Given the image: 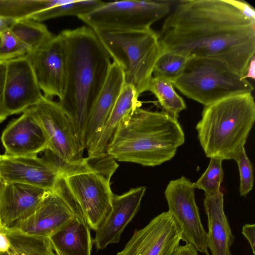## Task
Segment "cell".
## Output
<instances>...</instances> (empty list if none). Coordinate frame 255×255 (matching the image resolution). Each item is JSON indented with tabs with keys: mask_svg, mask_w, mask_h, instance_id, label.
<instances>
[{
	"mask_svg": "<svg viewBox=\"0 0 255 255\" xmlns=\"http://www.w3.org/2000/svg\"><path fill=\"white\" fill-rule=\"evenodd\" d=\"M55 255H91L90 228L81 216L68 222L49 237Z\"/></svg>",
	"mask_w": 255,
	"mask_h": 255,
	"instance_id": "7402d4cb",
	"label": "cell"
},
{
	"mask_svg": "<svg viewBox=\"0 0 255 255\" xmlns=\"http://www.w3.org/2000/svg\"><path fill=\"white\" fill-rule=\"evenodd\" d=\"M188 59L173 52L161 53L154 67V77H163L172 82L182 73Z\"/></svg>",
	"mask_w": 255,
	"mask_h": 255,
	"instance_id": "83f0119b",
	"label": "cell"
},
{
	"mask_svg": "<svg viewBox=\"0 0 255 255\" xmlns=\"http://www.w3.org/2000/svg\"><path fill=\"white\" fill-rule=\"evenodd\" d=\"M255 56H254L251 60L248 65L246 74L244 77L245 79L251 78L253 79H255Z\"/></svg>",
	"mask_w": 255,
	"mask_h": 255,
	"instance_id": "8d00e7d4",
	"label": "cell"
},
{
	"mask_svg": "<svg viewBox=\"0 0 255 255\" xmlns=\"http://www.w3.org/2000/svg\"><path fill=\"white\" fill-rule=\"evenodd\" d=\"M182 240V231L168 211L153 218L143 228L135 230L117 255H173Z\"/></svg>",
	"mask_w": 255,
	"mask_h": 255,
	"instance_id": "4fadbf2b",
	"label": "cell"
},
{
	"mask_svg": "<svg viewBox=\"0 0 255 255\" xmlns=\"http://www.w3.org/2000/svg\"><path fill=\"white\" fill-rule=\"evenodd\" d=\"M171 5L165 0L104 2L78 17L94 31L143 30L168 14Z\"/></svg>",
	"mask_w": 255,
	"mask_h": 255,
	"instance_id": "52a82bcc",
	"label": "cell"
},
{
	"mask_svg": "<svg viewBox=\"0 0 255 255\" xmlns=\"http://www.w3.org/2000/svg\"><path fill=\"white\" fill-rule=\"evenodd\" d=\"M171 82L182 94L204 106L254 90L249 81L225 63L211 58H189L182 73Z\"/></svg>",
	"mask_w": 255,
	"mask_h": 255,
	"instance_id": "8992f818",
	"label": "cell"
},
{
	"mask_svg": "<svg viewBox=\"0 0 255 255\" xmlns=\"http://www.w3.org/2000/svg\"><path fill=\"white\" fill-rule=\"evenodd\" d=\"M173 255H198V251L191 244L179 246Z\"/></svg>",
	"mask_w": 255,
	"mask_h": 255,
	"instance_id": "e575fe53",
	"label": "cell"
},
{
	"mask_svg": "<svg viewBox=\"0 0 255 255\" xmlns=\"http://www.w3.org/2000/svg\"><path fill=\"white\" fill-rule=\"evenodd\" d=\"M0 255H2L0 254Z\"/></svg>",
	"mask_w": 255,
	"mask_h": 255,
	"instance_id": "60d3db41",
	"label": "cell"
},
{
	"mask_svg": "<svg viewBox=\"0 0 255 255\" xmlns=\"http://www.w3.org/2000/svg\"><path fill=\"white\" fill-rule=\"evenodd\" d=\"M1 228H2V227H1L0 219V230L1 229Z\"/></svg>",
	"mask_w": 255,
	"mask_h": 255,
	"instance_id": "ab89813d",
	"label": "cell"
},
{
	"mask_svg": "<svg viewBox=\"0 0 255 255\" xmlns=\"http://www.w3.org/2000/svg\"><path fill=\"white\" fill-rule=\"evenodd\" d=\"M231 2L248 18L255 22V8L244 0H231Z\"/></svg>",
	"mask_w": 255,
	"mask_h": 255,
	"instance_id": "d6a6232c",
	"label": "cell"
},
{
	"mask_svg": "<svg viewBox=\"0 0 255 255\" xmlns=\"http://www.w3.org/2000/svg\"><path fill=\"white\" fill-rule=\"evenodd\" d=\"M139 96L131 85L124 84L116 103L101 130L86 147L88 156L95 157L106 153L108 144L119 124L136 107L140 106Z\"/></svg>",
	"mask_w": 255,
	"mask_h": 255,
	"instance_id": "44dd1931",
	"label": "cell"
},
{
	"mask_svg": "<svg viewBox=\"0 0 255 255\" xmlns=\"http://www.w3.org/2000/svg\"><path fill=\"white\" fill-rule=\"evenodd\" d=\"M26 56L43 96L60 99L64 90L67 67L66 46L61 34L53 36Z\"/></svg>",
	"mask_w": 255,
	"mask_h": 255,
	"instance_id": "7c38bea8",
	"label": "cell"
},
{
	"mask_svg": "<svg viewBox=\"0 0 255 255\" xmlns=\"http://www.w3.org/2000/svg\"><path fill=\"white\" fill-rule=\"evenodd\" d=\"M117 163L93 171L62 176L65 187L90 229L96 231L112 209L110 179Z\"/></svg>",
	"mask_w": 255,
	"mask_h": 255,
	"instance_id": "ba28073f",
	"label": "cell"
},
{
	"mask_svg": "<svg viewBox=\"0 0 255 255\" xmlns=\"http://www.w3.org/2000/svg\"><path fill=\"white\" fill-rule=\"evenodd\" d=\"M3 185V183L2 182L1 179L0 177V191Z\"/></svg>",
	"mask_w": 255,
	"mask_h": 255,
	"instance_id": "f35d334b",
	"label": "cell"
},
{
	"mask_svg": "<svg viewBox=\"0 0 255 255\" xmlns=\"http://www.w3.org/2000/svg\"><path fill=\"white\" fill-rule=\"evenodd\" d=\"M148 91L155 95L163 111L175 120H177L180 112L186 108L183 99L177 94L172 82L168 79L152 77Z\"/></svg>",
	"mask_w": 255,
	"mask_h": 255,
	"instance_id": "cb8c5ba5",
	"label": "cell"
},
{
	"mask_svg": "<svg viewBox=\"0 0 255 255\" xmlns=\"http://www.w3.org/2000/svg\"><path fill=\"white\" fill-rule=\"evenodd\" d=\"M60 0H0V18L17 21L53 6Z\"/></svg>",
	"mask_w": 255,
	"mask_h": 255,
	"instance_id": "484cf974",
	"label": "cell"
},
{
	"mask_svg": "<svg viewBox=\"0 0 255 255\" xmlns=\"http://www.w3.org/2000/svg\"><path fill=\"white\" fill-rule=\"evenodd\" d=\"M10 244L6 235L0 230V254H5L8 251Z\"/></svg>",
	"mask_w": 255,
	"mask_h": 255,
	"instance_id": "d590c367",
	"label": "cell"
},
{
	"mask_svg": "<svg viewBox=\"0 0 255 255\" xmlns=\"http://www.w3.org/2000/svg\"><path fill=\"white\" fill-rule=\"evenodd\" d=\"M8 29L29 52L39 48L53 36L45 25L30 18L14 21Z\"/></svg>",
	"mask_w": 255,
	"mask_h": 255,
	"instance_id": "d4e9b609",
	"label": "cell"
},
{
	"mask_svg": "<svg viewBox=\"0 0 255 255\" xmlns=\"http://www.w3.org/2000/svg\"><path fill=\"white\" fill-rule=\"evenodd\" d=\"M240 176V193L242 196H246L253 189L254 173L252 164L246 155L244 147L235 158Z\"/></svg>",
	"mask_w": 255,
	"mask_h": 255,
	"instance_id": "4dcf8cb0",
	"label": "cell"
},
{
	"mask_svg": "<svg viewBox=\"0 0 255 255\" xmlns=\"http://www.w3.org/2000/svg\"><path fill=\"white\" fill-rule=\"evenodd\" d=\"M194 189L193 183L183 176L171 180L164 192L168 211L182 231L181 240L198 252L210 255L207 234L201 221Z\"/></svg>",
	"mask_w": 255,
	"mask_h": 255,
	"instance_id": "30bf717a",
	"label": "cell"
},
{
	"mask_svg": "<svg viewBox=\"0 0 255 255\" xmlns=\"http://www.w3.org/2000/svg\"><path fill=\"white\" fill-rule=\"evenodd\" d=\"M145 190L146 187L142 186L121 195L113 194L112 209L95 231L93 243L97 250L119 242L125 228L139 210Z\"/></svg>",
	"mask_w": 255,
	"mask_h": 255,
	"instance_id": "e0dca14e",
	"label": "cell"
},
{
	"mask_svg": "<svg viewBox=\"0 0 255 255\" xmlns=\"http://www.w3.org/2000/svg\"><path fill=\"white\" fill-rule=\"evenodd\" d=\"M184 141L178 120L139 106L119 124L106 152L116 160L155 166L171 159Z\"/></svg>",
	"mask_w": 255,
	"mask_h": 255,
	"instance_id": "3957f363",
	"label": "cell"
},
{
	"mask_svg": "<svg viewBox=\"0 0 255 255\" xmlns=\"http://www.w3.org/2000/svg\"><path fill=\"white\" fill-rule=\"evenodd\" d=\"M6 73V62L0 61V123L6 118L4 113L3 97L5 78Z\"/></svg>",
	"mask_w": 255,
	"mask_h": 255,
	"instance_id": "1f68e13d",
	"label": "cell"
},
{
	"mask_svg": "<svg viewBox=\"0 0 255 255\" xmlns=\"http://www.w3.org/2000/svg\"><path fill=\"white\" fill-rule=\"evenodd\" d=\"M222 161L218 158H211L205 171L197 181L193 183L194 189L203 190L206 196L215 195L221 191L220 185L224 178Z\"/></svg>",
	"mask_w": 255,
	"mask_h": 255,
	"instance_id": "f1b7e54d",
	"label": "cell"
},
{
	"mask_svg": "<svg viewBox=\"0 0 255 255\" xmlns=\"http://www.w3.org/2000/svg\"><path fill=\"white\" fill-rule=\"evenodd\" d=\"M242 234L248 241L253 255H255V225L246 224L243 226Z\"/></svg>",
	"mask_w": 255,
	"mask_h": 255,
	"instance_id": "836d02e7",
	"label": "cell"
},
{
	"mask_svg": "<svg viewBox=\"0 0 255 255\" xmlns=\"http://www.w3.org/2000/svg\"><path fill=\"white\" fill-rule=\"evenodd\" d=\"M61 176L44 156L0 155V177L3 184L20 183L52 191Z\"/></svg>",
	"mask_w": 255,
	"mask_h": 255,
	"instance_id": "9a60e30c",
	"label": "cell"
},
{
	"mask_svg": "<svg viewBox=\"0 0 255 255\" xmlns=\"http://www.w3.org/2000/svg\"><path fill=\"white\" fill-rule=\"evenodd\" d=\"M10 122L3 131L1 141L8 156H35L48 148L42 128L29 108Z\"/></svg>",
	"mask_w": 255,
	"mask_h": 255,
	"instance_id": "2e32d148",
	"label": "cell"
},
{
	"mask_svg": "<svg viewBox=\"0 0 255 255\" xmlns=\"http://www.w3.org/2000/svg\"><path fill=\"white\" fill-rule=\"evenodd\" d=\"M94 31L121 69L125 84L132 86L139 96L148 91L154 65L161 54L158 33L151 28Z\"/></svg>",
	"mask_w": 255,
	"mask_h": 255,
	"instance_id": "5b68a950",
	"label": "cell"
},
{
	"mask_svg": "<svg viewBox=\"0 0 255 255\" xmlns=\"http://www.w3.org/2000/svg\"><path fill=\"white\" fill-rule=\"evenodd\" d=\"M224 194L206 196L204 206L207 216L208 249L212 255H232L231 248L234 236L224 209Z\"/></svg>",
	"mask_w": 255,
	"mask_h": 255,
	"instance_id": "ffe728a7",
	"label": "cell"
},
{
	"mask_svg": "<svg viewBox=\"0 0 255 255\" xmlns=\"http://www.w3.org/2000/svg\"><path fill=\"white\" fill-rule=\"evenodd\" d=\"M67 50L66 81L59 104L71 117L84 145L86 120L107 77L110 57L95 32L82 26L60 33Z\"/></svg>",
	"mask_w": 255,
	"mask_h": 255,
	"instance_id": "7a4b0ae2",
	"label": "cell"
},
{
	"mask_svg": "<svg viewBox=\"0 0 255 255\" xmlns=\"http://www.w3.org/2000/svg\"><path fill=\"white\" fill-rule=\"evenodd\" d=\"M158 35L161 53L219 60L243 78L255 56V22L231 0L179 1Z\"/></svg>",
	"mask_w": 255,
	"mask_h": 255,
	"instance_id": "6da1fadb",
	"label": "cell"
},
{
	"mask_svg": "<svg viewBox=\"0 0 255 255\" xmlns=\"http://www.w3.org/2000/svg\"><path fill=\"white\" fill-rule=\"evenodd\" d=\"M43 96L26 56L6 62L3 97L6 118L23 112L36 104Z\"/></svg>",
	"mask_w": 255,
	"mask_h": 255,
	"instance_id": "5bb4252c",
	"label": "cell"
},
{
	"mask_svg": "<svg viewBox=\"0 0 255 255\" xmlns=\"http://www.w3.org/2000/svg\"><path fill=\"white\" fill-rule=\"evenodd\" d=\"M125 84L123 72L115 62L111 63L105 83L88 114L84 132L85 149L102 128Z\"/></svg>",
	"mask_w": 255,
	"mask_h": 255,
	"instance_id": "d6986e66",
	"label": "cell"
},
{
	"mask_svg": "<svg viewBox=\"0 0 255 255\" xmlns=\"http://www.w3.org/2000/svg\"><path fill=\"white\" fill-rule=\"evenodd\" d=\"M1 230L10 244L8 251L2 255H55L49 237L25 234L9 228Z\"/></svg>",
	"mask_w": 255,
	"mask_h": 255,
	"instance_id": "603a6c76",
	"label": "cell"
},
{
	"mask_svg": "<svg viewBox=\"0 0 255 255\" xmlns=\"http://www.w3.org/2000/svg\"><path fill=\"white\" fill-rule=\"evenodd\" d=\"M104 2L99 0H60L58 4L33 14L29 18L40 22L63 16L78 17L90 12Z\"/></svg>",
	"mask_w": 255,
	"mask_h": 255,
	"instance_id": "4316f807",
	"label": "cell"
},
{
	"mask_svg": "<svg viewBox=\"0 0 255 255\" xmlns=\"http://www.w3.org/2000/svg\"><path fill=\"white\" fill-rule=\"evenodd\" d=\"M77 216L82 217L59 178L34 212L6 228L49 237Z\"/></svg>",
	"mask_w": 255,
	"mask_h": 255,
	"instance_id": "8fae6325",
	"label": "cell"
},
{
	"mask_svg": "<svg viewBox=\"0 0 255 255\" xmlns=\"http://www.w3.org/2000/svg\"><path fill=\"white\" fill-rule=\"evenodd\" d=\"M29 108L47 137V150L70 163H79L84 160V148L78 138L73 121L58 102L43 96Z\"/></svg>",
	"mask_w": 255,
	"mask_h": 255,
	"instance_id": "9c48e42d",
	"label": "cell"
},
{
	"mask_svg": "<svg viewBox=\"0 0 255 255\" xmlns=\"http://www.w3.org/2000/svg\"><path fill=\"white\" fill-rule=\"evenodd\" d=\"M29 52L28 48L8 28L0 32V61L25 56Z\"/></svg>",
	"mask_w": 255,
	"mask_h": 255,
	"instance_id": "f546056e",
	"label": "cell"
},
{
	"mask_svg": "<svg viewBox=\"0 0 255 255\" xmlns=\"http://www.w3.org/2000/svg\"><path fill=\"white\" fill-rule=\"evenodd\" d=\"M255 121L252 93L233 95L204 106L196 129L206 156L235 160L244 147Z\"/></svg>",
	"mask_w": 255,
	"mask_h": 255,
	"instance_id": "277c9868",
	"label": "cell"
},
{
	"mask_svg": "<svg viewBox=\"0 0 255 255\" xmlns=\"http://www.w3.org/2000/svg\"><path fill=\"white\" fill-rule=\"evenodd\" d=\"M14 21L0 18V32L8 28Z\"/></svg>",
	"mask_w": 255,
	"mask_h": 255,
	"instance_id": "74e56055",
	"label": "cell"
},
{
	"mask_svg": "<svg viewBox=\"0 0 255 255\" xmlns=\"http://www.w3.org/2000/svg\"><path fill=\"white\" fill-rule=\"evenodd\" d=\"M49 191L26 184L4 183L0 191L2 228L8 227L34 212Z\"/></svg>",
	"mask_w": 255,
	"mask_h": 255,
	"instance_id": "ac0fdd59",
	"label": "cell"
}]
</instances>
